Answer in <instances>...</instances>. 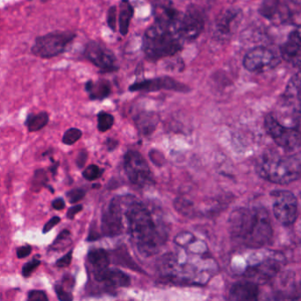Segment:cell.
Returning <instances> with one entry per match:
<instances>
[{"mask_svg":"<svg viewBox=\"0 0 301 301\" xmlns=\"http://www.w3.org/2000/svg\"><path fill=\"white\" fill-rule=\"evenodd\" d=\"M232 237L247 248H263L271 241L273 228L269 215L262 207L234 210L229 219Z\"/></svg>","mask_w":301,"mask_h":301,"instance_id":"7a4b0ae2","label":"cell"},{"mask_svg":"<svg viewBox=\"0 0 301 301\" xmlns=\"http://www.w3.org/2000/svg\"><path fill=\"white\" fill-rule=\"evenodd\" d=\"M281 6L280 0H262L258 12L264 19L273 20L279 15Z\"/></svg>","mask_w":301,"mask_h":301,"instance_id":"d4e9b609","label":"cell"},{"mask_svg":"<svg viewBox=\"0 0 301 301\" xmlns=\"http://www.w3.org/2000/svg\"><path fill=\"white\" fill-rule=\"evenodd\" d=\"M48 175L43 169L34 170V176L31 181V189L34 192H39L40 190L47 186Z\"/></svg>","mask_w":301,"mask_h":301,"instance_id":"4316f807","label":"cell"},{"mask_svg":"<svg viewBox=\"0 0 301 301\" xmlns=\"http://www.w3.org/2000/svg\"><path fill=\"white\" fill-rule=\"evenodd\" d=\"M31 252H32V247L27 245V246H23V247L18 248L16 250V254L19 259H23V258L28 257Z\"/></svg>","mask_w":301,"mask_h":301,"instance_id":"60d3db41","label":"cell"},{"mask_svg":"<svg viewBox=\"0 0 301 301\" xmlns=\"http://www.w3.org/2000/svg\"><path fill=\"white\" fill-rule=\"evenodd\" d=\"M28 300L30 301H48L46 292L40 290H32L28 293Z\"/></svg>","mask_w":301,"mask_h":301,"instance_id":"d590c367","label":"cell"},{"mask_svg":"<svg viewBox=\"0 0 301 301\" xmlns=\"http://www.w3.org/2000/svg\"><path fill=\"white\" fill-rule=\"evenodd\" d=\"M95 280L105 284L109 287H127L130 285V277L124 272L116 268H104L102 270L93 272Z\"/></svg>","mask_w":301,"mask_h":301,"instance_id":"e0dca14e","label":"cell"},{"mask_svg":"<svg viewBox=\"0 0 301 301\" xmlns=\"http://www.w3.org/2000/svg\"><path fill=\"white\" fill-rule=\"evenodd\" d=\"M110 259L109 253L102 248L93 249L87 253V261L92 266L93 272L99 271L109 268Z\"/></svg>","mask_w":301,"mask_h":301,"instance_id":"603a6c76","label":"cell"},{"mask_svg":"<svg viewBox=\"0 0 301 301\" xmlns=\"http://www.w3.org/2000/svg\"><path fill=\"white\" fill-rule=\"evenodd\" d=\"M87 152L86 150H82L79 152L76 158V165L79 169H83L86 165L87 160Z\"/></svg>","mask_w":301,"mask_h":301,"instance_id":"ab89813d","label":"cell"},{"mask_svg":"<svg viewBox=\"0 0 301 301\" xmlns=\"http://www.w3.org/2000/svg\"><path fill=\"white\" fill-rule=\"evenodd\" d=\"M50 0H41V3H44V4H45V3L50 2Z\"/></svg>","mask_w":301,"mask_h":301,"instance_id":"bcb514c9","label":"cell"},{"mask_svg":"<svg viewBox=\"0 0 301 301\" xmlns=\"http://www.w3.org/2000/svg\"><path fill=\"white\" fill-rule=\"evenodd\" d=\"M242 17V11L239 8L229 7L223 9L216 19L217 34L223 37H230L238 29Z\"/></svg>","mask_w":301,"mask_h":301,"instance_id":"5bb4252c","label":"cell"},{"mask_svg":"<svg viewBox=\"0 0 301 301\" xmlns=\"http://www.w3.org/2000/svg\"><path fill=\"white\" fill-rule=\"evenodd\" d=\"M83 56L101 73H114L119 69L115 54L105 44L98 41H88L83 50Z\"/></svg>","mask_w":301,"mask_h":301,"instance_id":"52a82bcc","label":"cell"},{"mask_svg":"<svg viewBox=\"0 0 301 301\" xmlns=\"http://www.w3.org/2000/svg\"><path fill=\"white\" fill-rule=\"evenodd\" d=\"M123 217L127 232L138 251L144 256H152L160 250L167 239V233L156 223L150 210L133 195L120 196Z\"/></svg>","mask_w":301,"mask_h":301,"instance_id":"6da1fadb","label":"cell"},{"mask_svg":"<svg viewBox=\"0 0 301 301\" xmlns=\"http://www.w3.org/2000/svg\"><path fill=\"white\" fill-rule=\"evenodd\" d=\"M83 136V132L78 128H70L64 134L62 141L66 145H73L76 143Z\"/></svg>","mask_w":301,"mask_h":301,"instance_id":"f546056e","label":"cell"},{"mask_svg":"<svg viewBox=\"0 0 301 301\" xmlns=\"http://www.w3.org/2000/svg\"><path fill=\"white\" fill-rule=\"evenodd\" d=\"M128 90L130 92H156L159 90H169L176 92L187 93L190 87L169 76L145 79L131 84Z\"/></svg>","mask_w":301,"mask_h":301,"instance_id":"7c38bea8","label":"cell"},{"mask_svg":"<svg viewBox=\"0 0 301 301\" xmlns=\"http://www.w3.org/2000/svg\"><path fill=\"white\" fill-rule=\"evenodd\" d=\"M60 221H61V218L58 217V216H55L52 218L50 219L48 222L45 223V225H44V228H43V233L45 234V233H48L49 232H50L55 226H57L58 223H60Z\"/></svg>","mask_w":301,"mask_h":301,"instance_id":"f35d334b","label":"cell"},{"mask_svg":"<svg viewBox=\"0 0 301 301\" xmlns=\"http://www.w3.org/2000/svg\"><path fill=\"white\" fill-rule=\"evenodd\" d=\"M77 37L71 30H54L34 38L31 53L41 58H53L66 52L67 49Z\"/></svg>","mask_w":301,"mask_h":301,"instance_id":"5b68a950","label":"cell"},{"mask_svg":"<svg viewBox=\"0 0 301 301\" xmlns=\"http://www.w3.org/2000/svg\"><path fill=\"white\" fill-rule=\"evenodd\" d=\"M124 169L128 180L138 187H145L153 180L150 166L138 151L126 152L124 156Z\"/></svg>","mask_w":301,"mask_h":301,"instance_id":"ba28073f","label":"cell"},{"mask_svg":"<svg viewBox=\"0 0 301 301\" xmlns=\"http://www.w3.org/2000/svg\"><path fill=\"white\" fill-rule=\"evenodd\" d=\"M103 171L104 170L99 168L97 165H88L83 171V178L88 181H94L102 177Z\"/></svg>","mask_w":301,"mask_h":301,"instance_id":"4dcf8cb0","label":"cell"},{"mask_svg":"<svg viewBox=\"0 0 301 301\" xmlns=\"http://www.w3.org/2000/svg\"><path fill=\"white\" fill-rule=\"evenodd\" d=\"M107 25L112 32L117 31V8L116 5H112L107 12Z\"/></svg>","mask_w":301,"mask_h":301,"instance_id":"1f68e13d","label":"cell"},{"mask_svg":"<svg viewBox=\"0 0 301 301\" xmlns=\"http://www.w3.org/2000/svg\"><path fill=\"white\" fill-rule=\"evenodd\" d=\"M301 167L299 152L283 155L273 150L262 155L256 168L264 180L275 184H287L300 179Z\"/></svg>","mask_w":301,"mask_h":301,"instance_id":"3957f363","label":"cell"},{"mask_svg":"<svg viewBox=\"0 0 301 301\" xmlns=\"http://www.w3.org/2000/svg\"><path fill=\"white\" fill-rule=\"evenodd\" d=\"M280 61V58L270 49L256 46L245 55L243 67L251 73H262L276 67Z\"/></svg>","mask_w":301,"mask_h":301,"instance_id":"30bf717a","label":"cell"},{"mask_svg":"<svg viewBox=\"0 0 301 301\" xmlns=\"http://www.w3.org/2000/svg\"><path fill=\"white\" fill-rule=\"evenodd\" d=\"M134 15V8L132 5L131 2L129 0H120L117 22H118V31L123 36H126V34H128L130 23Z\"/></svg>","mask_w":301,"mask_h":301,"instance_id":"44dd1931","label":"cell"},{"mask_svg":"<svg viewBox=\"0 0 301 301\" xmlns=\"http://www.w3.org/2000/svg\"><path fill=\"white\" fill-rule=\"evenodd\" d=\"M268 134L277 146L287 152H295L301 148V134L295 127L282 125L273 115H268L264 120Z\"/></svg>","mask_w":301,"mask_h":301,"instance_id":"8992f818","label":"cell"},{"mask_svg":"<svg viewBox=\"0 0 301 301\" xmlns=\"http://www.w3.org/2000/svg\"><path fill=\"white\" fill-rule=\"evenodd\" d=\"M83 206L82 204H79V205H75L73 207H71L70 209H68L67 213V217L68 219L70 220H73L74 218V217L77 215L78 213H80L81 211H83Z\"/></svg>","mask_w":301,"mask_h":301,"instance_id":"b9f144b4","label":"cell"},{"mask_svg":"<svg viewBox=\"0 0 301 301\" xmlns=\"http://www.w3.org/2000/svg\"><path fill=\"white\" fill-rule=\"evenodd\" d=\"M114 124V117L106 112H100L97 114V129L104 133L112 128Z\"/></svg>","mask_w":301,"mask_h":301,"instance_id":"83f0119b","label":"cell"},{"mask_svg":"<svg viewBox=\"0 0 301 301\" xmlns=\"http://www.w3.org/2000/svg\"><path fill=\"white\" fill-rule=\"evenodd\" d=\"M153 15L155 22L170 27L178 31V26L182 14L175 8L170 1H160L155 4Z\"/></svg>","mask_w":301,"mask_h":301,"instance_id":"2e32d148","label":"cell"},{"mask_svg":"<svg viewBox=\"0 0 301 301\" xmlns=\"http://www.w3.org/2000/svg\"><path fill=\"white\" fill-rule=\"evenodd\" d=\"M273 212L275 217L284 225H291L298 217V201L296 196L287 190L271 192Z\"/></svg>","mask_w":301,"mask_h":301,"instance_id":"9c48e42d","label":"cell"},{"mask_svg":"<svg viewBox=\"0 0 301 301\" xmlns=\"http://www.w3.org/2000/svg\"><path fill=\"white\" fill-rule=\"evenodd\" d=\"M205 27L203 13L196 5H191L181 15L178 33L183 41H194L199 37Z\"/></svg>","mask_w":301,"mask_h":301,"instance_id":"8fae6325","label":"cell"},{"mask_svg":"<svg viewBox=\"0 0 301 301\" xmlns=\"http://www.w3.org/2000/svg\"><path fill=\"white\" fill-rule=\"evenodd\" d=\"M85 191L82 188H75V189L70 190L67 193V198L70 203H77L80 201L85 197Z\"/></svg>","mask_w":301,"mask_h":301,"instance_id":"836d02e7","label":"cell"},{"mask_svg":"<svg viewBox=\"0 0 301 301\" xmlns=\"http://www.w3.org/2000/svg\"><path fill=\"white\" fill-rule=\"evenodd\" d=\"M55 292L57 294L58 300L60 301H73V294L70 291H66L59 284H56L54 287Z\"/></svg>","mask_w":301,"mask_h":301,"instance_id":"e575fe53","label":"cell"},{"mask_svg":"<svg viewBox=\"0 0 301 301\" xmlns=\"http://www.w3.org/2000/svg\"><path fill=\"white\" fill-rule=\"evenodd\" d=\"M51 206H52V208H53L54 209H56V210H62V209L65 208L66 203H65V201H64L63 198L58 197L57 199L52 201Z\"/></svg>","mask_w":301,"mask_h":301,"instance_id":"7bdbcfd3","label":"cell"},{"mask_svg":"<svg viewBox=\"0 0 301 301\" xmlns=\"http://www.w3.org/2000/svg\"><path fill=\"white\" fill-rule=\"evenodd\" d=\"M50 159L51 160V163H52V165H51L50 168V172L52 173L53 176H56L57 171H58V166H59V162H58V161L54 160L53 157H52V155H51L50 156Z\"/></svg>","mask_w":301,"mask_h":301,"instance_id":"ee69618b","label":"cell"},{"mask_svg":"<svg viewBox=\"0 0 301 301\" xmlns=\"http://www.w3.org/2000/svg\"><path fill=\"white\" fill-rule=\"evenodd\" d=\"M136 123L138 127L144 131H152L153 126L156 124V116L152 112H142L136 117Z\"/></svg>","mask_w":301,"mask_h":301,"instance_id":"484cf974","label":"cell"},{"mask_svg":"<svg viewBox=\"0 0 301 301\" xmlns=\"http://www.w3.org/2000/svg\"><path fill=\"white\" fill-rule=\"evenodd\" d=\"M71 233L69 230H63L61 233L58 234L56 239L54 240V242L51 245V249L53 250H63L66 247L64 245H66L67 247H69L71 244V239H70Z\"/></svg>","mask_w":301,"mask_h":301,"instance_id":"f1b7e54d","label":"cell"},{"mask_svg":"<svg viewBox=\"0 0 301 301\" xmlns=\"http://www.w3.org/2000/svg\"><path fill=\"white\" fill-rule=\"evenodd\" d=\"M73 250H70L69 252L65 254L64 256L61 258H59L58 261L56 262V266L58 268H67L71 264L72 262V259H73Z\"/></svg>","mask_w":301,"mask_h":301,"instance_id":"8d00e7d4","label":"cell"},{"mask_svg":"<svg viewBox=\"0 0 301 301\" xmlns=\"http://www.w3.org/2000/svg\"><path fill=\"white\" fill-rule=\"evenodd\" d=\"M41 261L37 258H33L30 262H27L21 269V274L24 277H29L32 275V273L40 266Z\"/></svg>","mask_w":301,"mask_h":301,"instance_id":"d6a6232c","label":"cell"},{"mask_svg":"<svg viewBox=\"0 0 301 301\" xmlns=\"http://www.w3.org/2000/svg\"><path fill=\"white\" fill-rule=\"evenodd\" d=\"M85 91L91 101H102L112 94V84L105 79H99L97 82L88 80L85 83Z\"/></svg>","mask_w":301,"mask_h":301,"instance_id":"ffe728a7","label":"cell"},{"mask_svg":"<svg viewBox=\"0 0 301 301\" xmlns=\"http://www.w3.org/2000/svg\"><path fill=\"white\" fill-rule=\"evenodd\" d=\"M101 229L107 237H116L123 233L125 228L120 196L113 198L103 211Z\"/></svg>","mask_w":301,"mask_h":301,"instance_id":"4fadbf2b","label":"cell"},{"mask_svg":"<svg viewBox=\"0 0 301 301\" xmlns=\"http://www.w3.org/2000/svg\"><path fill=\"white\" fill-rule=\"evenodd\" d=\"M284 104L292 108L295 112L301 110V76L300 72L290 79L286 88L281 97Z\"/></svg>","mask_w":301,"mask_h":301,"instance_id":"ac0fdd59","label":"cell"},{"mask_svg":"<svg viewBox=\"0 0 301 301\" xmlns=\"http://www.w3.org/2000/svg\"><path fill=\"white\" fill-rule=\"evenodd\" d=\"M279 268L280 264L277 261L269 260L252 268L248 275L250 277H259L260 279H269L277 274Z\"/></svg>","mask_w":301,"mask_h":301,"instance_id":"7402d4cb","label":"cell"},{"mask_svg":"<svg viewBox=\"0 0 301 301\" xmlns=\"http://www.w3.org/2000/svg\"><path fill=\"white\" fill-rule=\"evenodd\" d=\"M50 116L48 112H41L37 114L30 113L27 117L25 125L28 128L29 133L37 132L42 130L44 127L48 125Z\"/></svg>","mask_w":301,"mask_h":301,"instance_id":"cb8c5ba5","label":"cell"},{"mask_svg":"<svg viewBox=\"0 0 301 301\" xmlns=\"http://www.w3.org/2000/svg\"><path fill=\"white\" fill-rule=\"evenodd\" d=\"M281 58L295 67H300L301 58V30L298 27L287 36L286 41L280 45Z\"/></svg>","mask_w":301,"mask_h":301,"instance_id":"9a60e30c","label":"cell"},{"mask_svg":"<svg viewBox=\"0 0 301 301\" xmlns=\"http://www.w3.org/2000/svg\"><path fill=\"white\" fill-rule=\"evenodd\" d=\"M183 48V39L175 29L154 22L142 39V50L150 61L174 56Z\"/></svg>","mask_w":301,"mask_h":301,"instance_id":"277c9868","label":"cell"},{"mask_svg":"<svg viewBox=\"0 0 301 301\" xmlns=\"http://www.w3.org/2000/svg\"><path fill=\"white\" fill-rule=\"evenodd\" d=\"M258 296L259 288L253 282L237 283L230 291V297L234 301H257Z\"/></svg>","mask_w":301,"mask_h":301,"instance_id":"d6986e66","label":"cell"},{"mask_svg":"<svg viewBox=\"0 0 301 301\" xmlns=\"http://www.w3.org/2000/svg\"><path fill=\"white\" fill-rule=\"evenodd\" d=\"M107 147H108V150L110 151L113 150L117 145V142L115 140H112V139H108L107 140Z\"/></svg>","mask_w":301,"mask_h":301,"instance_id":"f6af8a7d","label":"cell"},{"mask_svg":"<svg viewBox=\"0 0 301 301\" xmlns=\"http://www.w3.org/2000/svg\"><path fill=\"white\" fill-rule=\"evenodd\" d=\"M74 284H75V278L70 275H66L64 276L63 279H62V284L59 285L66 291H73Z\"/></svg>","mask_w":301,"mask_h":301,"instance_id":"74e56055","label":"cell"}]
</instances>
